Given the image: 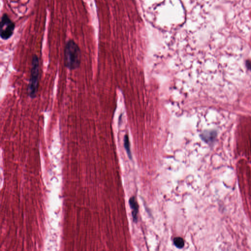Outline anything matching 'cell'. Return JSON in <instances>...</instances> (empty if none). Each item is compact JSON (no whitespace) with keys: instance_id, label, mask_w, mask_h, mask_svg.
Wrapping results in <instances>:
<instances>
[{"instance_id":"1","label":"cell","mask_w":251,"mask_h":251,"mask_svg":"<svg viewBox=\"0 0 251 251\" xmlns=\"http://www.w3.org/2000/svg\"><path fill=\"white\" fill-rule=\"evenodd\" d=\"M81 61V53L79 47L73 40H68L65 47V66L69 69H76L80 65Z\"/></svg>"},{"instance_id":"2","label":"cell","mask_w":251,"mask_h":251,"mask_svg":"<svg viewBox=\"0 0 251 251\" xmlns=\"http://www.w3.org/2000/svg\"><path fill=\"white\" fill-rule=\"evenodd\" d=\"M39 76V63L38 56L35 55L33 56L31 61V72L30 82L28 91V95L31 98H35L37 96L38 90Z\"/></svg>"},{"instance_id":"3","label":"cell","mask_w":251,"mask_h":251,"mask_svg":"<svg viewBox=\"0 0 251 251\" xmlns=\"http://www.w3.org/2000/svg\"><path fill=\"white\" fill-rule=\"evenodd\" d=\"M1 38L7 40L12 36L15 30V24L10 19L8 15L4 13L1 20Z\"/></svg>"},{"instance_id":"4","label":"cell","mask_w":251,"mask_h":251,"mask_svg":"<svg viewBox=\"0 0 251 251\" xmlns=\"http://www.w3.org/2000/svg\"><path fill=\"white\" fill-rule=\"evenodd\" d=\"M129 204L132 210V215L134 222L137 221V214L138 213L139 206L134 197H132L129 200Z\"/></svg>"},{"instance_id":"5","label":"cell","mask_w":251,"mask_h":251,"mask_svg":"<svg viewBox=\"0 0 251 251\" xmlns=\"http://www.w3.org/2000/svg\"><path fill=\"white\" fill-rule=\"evenodd\" d=\"M174 243L175 246L179 249H182L185 246L184 240L183 239V238L180 237H176L174 238Z\"/></svg>"},{"instance_id":"6","label":"cell","mask_w":251,"mask_h":251,"mask_svg":"<svg viewBox=\"0 0 251 251\" xmlns=\"http://www.w3.org/2000/svg\"><path fill=\"white\" fill-rule=\"evenodd\" d=\"M124 145H125V148L126 150L127 153L128 155L129 156V158L131 159L132 156V154H131V150H130V146L129 138L127 136H126L125 138Z\"/></svg>"}]
</instances>
